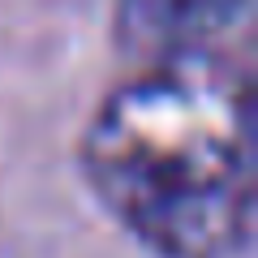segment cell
I'll use <instances>...</instances> for the list:
<instances>
[{
    "mask_svg": "<svg viewBox=\"0 0 258 258\" xmlns=\"http://www.w3.org/2000/svg\"><path fill=\"white\" fill-rule=\"evenodd\" d=\"M82 176L159 258H232L254 224V95L211 52L147 64L95 108Z\"/></svg>",
    "mask_w": 258,
    "mask_h": 258,
    "instance_id": "cell-1",
    "label": "cell"
},
{
    "mask_svg": "<svg viewBox=\"0 0 258 258\" xmlns=\"http://www.w3.org/2000/svg\"><path fill=\"white\" fill-rule=\"evenodd\" d=\"M249 0H116V47L147 64L207 52Z\"/></svg>",
    "mask_w": 258,
    "mask_h": 258,
    "instance_id": "cell-2",
    "label": "cell"
}]
</instances>
